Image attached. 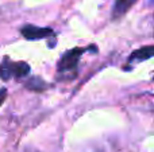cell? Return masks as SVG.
Here are the masks:
<instances>
[{
    "mask_svg": "<svg viewBox=\"0 0 154 152\" xmlns=\"http://www.w3.org/2000/svg\"><path fill=\"white\" fill-rule=\"evenodd\" d=\"M30 72H31V69L26 62H12L8 57H4L2 63H0V78L4 81L11 80L12 77H27Z\"/></svg>",
    "mask_w": 154,
    "mask_h": 152,
    "instance_id": "1",
    "label": "cell"
},
{
    "mask_svg": "<svg viewBox=\"0 0 154 152\" xmlns=\"http://www.w3.org/2000/svg\"><path fill=\"white\" fill-rule=\"evenodd\" d=\"M87 50H89V47H87V48L75 47V48H72V50L64 53V55L61 57L58 65H57L58 74L62 75V74H65V73H69L70 70H75V73H76V69H77V65H79L80 58H81L82 53L87 51Z\"/></svg>",
    "mask_w": 154,
    "mask_h": 152,
    "instance_id": "2",
    "label": "cell"
},
{
    "mask_svg": "<svg viewBox=\"0 0 154 152\" xmlns=\"http://www.w3.org/2000/svg\"><path fill=\"white\" fill-rule=\"evenodd\" d=\"M20 32L27 40H39V39H45V38H50L54 35V31L51 28L37 27L32 26V24H26L24 27H22Z\"/></svg>",
    "mask_w": 154,
    "mask_h": 152,
    "instance_id": "3",
    "label": "cell"
},
{
    "mask_svg": "<svg viewBox=\"0 0 154 152\" xmlns=\"http://www.w3.org/2000/svg\"><path fill=\"white\" fill-rule=\"evenodd\" d=\"M154 55V47L152 45L150 46H145L142 48H138L135 50L133 54L130 55L128 58V63L131 62H142V61H146V59H150Z\"/></svg>",
    "mask_w": 154,
    "mask_h": 152,
    "instance_id": "4",
    "label": "cell"
},
{
    "mask_svg": "<svg viewBox=\"0 0 154 152\" xmlns=\"http://www.w3.org/2000/svg\"><path fill=\"white\" fill-rule=\"evenodd\" d=\"M137 0H115V5L114 10H112V18L118 19L122 15H125L131 7L135 3Z\"/></svg>",
    "mask_w": 154,
    "mask_h": 152,
    "instance_id": "5",
    "label": "cell"
},
{
    "mask_svg": "<svg viewBox=\"0 0 154 152\" xmlns=\"http://www.w3.org/2000/svg\"><path fill=\"white\" fill-rule=\"evenodd\" d=\"M24 86L32 92H42L48 88V83H46L41 77H31L26 83H24Z\"/></svg>",
    "mask_w": 154,
    "mask_h": 152,
    "instance_id": "6",
    "label": "cell"
},
{
    "mask_svg": "<svg viewBox=\"0 0 154 152\" xmlns=\"http://www.w3.org/2000/svg\"><path fill=\"white\" fill-rule=\"evenodd\" d=\"M5 96H7V89H2V90H0V105L4 102Z\"/></svg>",
    "mask_w": 154,
    "mask_h": 152,
    "instance_id": "7",
    "label": "cell"
}]
</instances>
